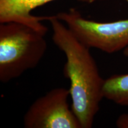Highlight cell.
Here are the masks:
<instances>
[{
	"label": "cell",
	"mask_w": 128,
	"mask_h": 128,
	"mask_svg": "<svg viewBox=\"0 0 128 128\" xmlns=\"http://www.w3.org/2000/svg\"><path fill=\"white\" fill-rule=\"evenodd\" d=\"M45 26L18 22L0 24V81L6 83L37 66L47 49Z\"/></svg>",
	"instance_id": "cell-2"
},
{
	"label": "cell",
	"mask_w": 128,
	"mask_h": 128,
	"mask_svg": "<svg viewBox=\"0 0 128 128\" xmlns=\"http://www.w3.org/2000/svg\"><path fill=\"white\" fill-rule=\"evenodd\" d=\"M117 127L120 128H128V113L122 114L116 120Z\"/></svg>",
	"instance_id": "cell-7"
},
{
	"label": "cell",
	"mask_w": 128,
	"mask_h": 128,
	"mask_svg": "<svg viewBox=\"0 0 128 128\" xmlns=\"http://www.w3.org/2000/svg\"><path fill=\"white\" fill-rule=\"evenodd\" d=\"M55 16L89 48L113 54L128 46V19L100 23L85 18L74 8Z\"/></svg>",
	"instance_id": "cell-3"
},
{
	"label": "cell",
	"mask_w": 128,
	"mask_h": 128,
	"mask_svg": "<svg viewBox=\"0 0 128 128\" xmlns=\"http://www.w3.org/2000/svg\"><path fill=\"white\" fill-rule=\"evenodd\" d=\"M103 98L121 106H128V74L114 75L104 80Z\"/></svg>",
	"instance_id": "cell-6"
},
{
	"label": "cell",
	"mask_w": 128,
	"mask_h": 128,
	"mask_svg": "<svg viewBox=\"0 0 128 128\" xmlns=\"http://www.w3.org/2000/svg\"><path fill=\"white\" fill-rule=\"evenodd\" d=\"M70 90L56 88L32 103L24 116L26 128H82L68 98Z\"/></svg>",
	"instance_id": "cell-4"
},
{
	"label": "cell",
	"mask_w": 128,
	"mask_h": 128,
	"mask_svg": "<svg viewBox=\"0 0 128 128\" xmlns=\"http://www.w3.org/2000/svg\"><path fill=\"white\" fill-rule=\"evenodd\" d=\"M52 28V40L65 55L64 74L71 82L72 110L82 128H90L103 98L104 80L99 72L88 47L80 42L65 23L56 16L49 20Z\"/></svg>",
	"instance_id": "cell-1"
},
{
	"label": "cell",
	"mask_w": 128,
	"mask_h": 128,
	"mask_svg": "<svg viewBox=\"0 0 128 128\" xmlns=\"http://www.w3.org/2000/svg\"><path fill=\"white\" fill-rule=\"evenodd\" d=\"M54 0H0V23L18 22L40 27L42 22L49 20L50 16H35L32 14L36 8ZM92 2L96 0H80Z\"/></svg>",
	"instance_id": "cell-5"
},
{
	"label": "cell",
	"mask_w": 128,
	"mask_h": 128,
	"mask_svg": "<svg viewBox=\"0 0 128 128\" xmlns=\"http://www.w3.org/2000/svg\"><path fill=\"white\" fill-rule=\"evenodd\" d=\"M124 55L126 56H128V46L124 49Z\"/></svg>",
	"instance_id": "cell-8"
}]
</instances>
